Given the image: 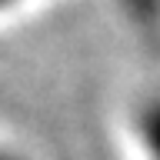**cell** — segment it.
Wrapping results in <instances>:
<instances>
[{
  "mask_svg": "<svg viewBox=\"0 0 160 160\" xmlns=\"http://www.w3.org/2000/svg\"><path fill=\"white\" fill-rule=\"evenodd\" d=\"M0 160H10V157H3V153H0Z\"/></svg>",
  "mask_w": 160,
  "mask_h": 160,
  "instance_id": "cell-2",
  "label": "cell"
},
{
  "mask_svg": "<svg viewBox=\"0 0 160 160\" xmlns=\"http://www.w3.org/2000/svg\"><path fill=\"white\" fill-rule=\"evenodd\" d=\"M3 3H7V0H0V7H3Z\"/></svg>",
  "mask_w": 160,
  "mask_h": 160,
  "instance_id": "cell-3",
  "label": "cell"
},
{
  "mask_svg": "<svg viewBox=\"0 0 160 160\" xmlns=\"http://www.w3.org/2000/svg\"><path fill=\"white\" fill-rule=\"evenodd\" d=\"M143 133H147V143L153 150V157L160 160V103L147 110V117H143Z\"/></svg>",
  "mask_w": 160,
  "mask_h": 160,
  "instance_id": "cell-1",
  "label": "cell"
}]
</instances>
